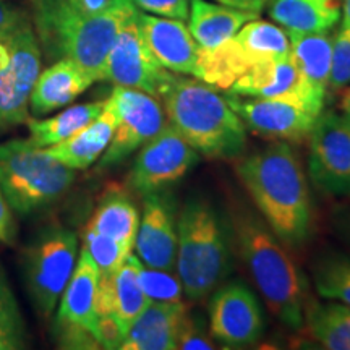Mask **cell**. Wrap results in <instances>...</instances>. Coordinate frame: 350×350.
<instances>
[{
	"label": "cell",
	"instance_id": "obj_1",
	"mask_svg": "<svg viewBox=\"0 0 350 350\" xmlns=\"http://www.w3.org/2000/svg\"><path fill=\"white\" fill-rule=\"evenodd\" d=\"M237 175L275 237L286 247H300L312 234V196L299 154L287 142L245 156Z\"/></svg>",
	"mask_w": 350,
	"mask_h": 350
},
{
	"label": "cell",
	"instance_id": "obj_2",
	"mask_svg": "<svg viewBox=\"0 0 350 350\" xmlns=\"http://www.w3.org/2000/svg\"><path fill=\"white\" fill-rule=\"evenodd\" d=\"M234 247L269 312L291 329L304 327L308 284L260 213L239 208L230 216Z\"/></svg>",
	"mask_w": 350,
	"mask_h": 350
},
{
	"label": "cell",
	"instance_id": "obj_3",
	"mask_svg": "<svg viewBox=\"0 0 350 350\" xmlns=\"http://www.w3.org/2000/svg\"><path fill=\"white\" fill-rule=\"evenodd\" d=\"M161 99L165 119L198 154L237 159L247 150V126L214 86L175 75Z\"/></svg>",
	"mask_w": 350,
	"mask_h": 350
},
{
	"label": "cell",
	"instance_id": "obj_4",
	"mask_svg": "<svg viewBox=\"0 0 350 350\" xmlns=\"http://www.w3.org/2000/svg\"><path fill=\"white\" fill-rule=\"evenodd\" d=\"M38 36L51 59H70L96 81L104 68L122 25L137 7L129 2L100 15H85L67 0H33Z\"/></svg>",
	"mask_w": 350,
	"mask_h": 350
},
{
	"label": "cell",
	"instance_id": "obj_5",
	"mask_svg": "<svg viewBox=\"0 0 350 350\" xmlns=\"http://www.w3.org/2000/svg\"><path fill=\"white\" fill-rule=\"evenodd\" d=\"M175 273L190 300L208 297L232 271L230 222L203 200H190L178 213Z\"/></svg>",
	"mask_w": 350,
	"mask_h": 350
},
{
	"label": "cell",
	"instance_id": "obj_6",
	"mask_svg": "<svg viewBox=\"0 0 350 350\" xmlns=\"http://www.w3.org/2000/svg\"><path fill=\"white\" fill-rule=\"evenodd\" d=\"M75 182L68 167L31 139L0 144V188L10 208L29 214L49 206Z\"/></svg>",
	"mask_w": 350,
	"mask_h": 350
},
{
	"label": "cell",
	"instance_id": "obj_7",
	"mask_svg": "<svg viewBox=\"0 0 350 350\" xmlns=\"http://www.w3.org/2000/svg\"><path fill=\"white\" fill-rule=\"evenodd\" d=\"M78 260V239L65 227H49L26 255V286L44 317L54 312Z\"/></svg>",
	"mask_w": 350,
	"mask_h": 350
},
{
	"label": "cell",
	"instance_id": "obj_8",
	"mask_svg": "<svg viewBox=\"0 0 350 350\" xmlns=\"http://www.w3.org/2000/svg\"><path fill=\"white\" fill-rule=\"evenodd\" d=\"M41 73V51L31 23L0 39V124L28 120L29 96Z\"/></svg>",
	"mask_w": 350,
	"mask_h": 350
},
{
	"label": "cell",
	"instance_id": "obj_9",
	"mask_svg": "<svg viewBox=\"0 0 350 350\" xmlns=\"http://www.w3.org/2000/svg\"><path fill=\"white\" fill-rule=\"evenodd\" d=\"M137 13L138 8L122 25L112 44L104 68V81L107 80L116 86L133 88L154 98H163L177 73L165 68L152 54L139 29Z\"/></svg>",
	"mask_w": 350,
	"mask_h": 350
},
{
	"label": "cell",
	"instance_id": "obj_10",
	"mask_svg": "<svg viewBox=\"0 0 350 350\" xmlns=\"http://www.w3.org/2000/svg\"><path fill=\"white\" fill-rule=\"evenodd\" d=\"M308 175L321 193L350 196V120L344 113H319L308 137Z\"/></svg>",
	"mask_w": 350,
	"mask_h": 350
},
{
	"label": "cell",
	"instance_id": "obj_11",
	"mask_svg": "<svg viewBox=\"0 0 350 350\" xmlns=\"http://www.w3.org/2000/svg\"><path fill=\"white\" fill-rule=\"evenodd\" d=\"M107 100L116 113V130L100 156V167L120 164L167 124L159 100L144 91L116 86Z\"/></svg>",
	"mask_w": 350,
	"mask_h": 350
},
{
	"label": "cell",
	"instance_id": "obj_12",
	"mask_svg": "<svg viewBox=\"0 0 350 350\" xmlns=\"http://www.w3.org/2000/svg\"><path fill=\"white\" fill-rule=\"evenodd\" d=\"M209 334L224 347L245 349L265 334V314L256 295L242 281L219 284L209 300Z\"/></svg>",
	"mask_w": 350,
	"mask_h": 350
},
{
	"label": "cell",
	"instance_id": "obj_13",
	"mask_svg": "<svg viewBox=\"0 0 350 350\" xmlns=\"http://www.w3.org/2000/svg\"><path fill=\"white\" fill-rule=\"evenodd\" d=\"M198 163V152L167 122L139 148L130 172V183L143 196L167 190Z\"/></svg>",
	"mask_w": 350,
	"mask_h": 350
},
{
	"label": "cell",
	"instance_id": "obj_14",
	"mask_svg": "<svg viewBox=\"0 0 350 350\" xmlns=\"http://www.w3.org/2000/svg\"><path fill=\"white\" fill-rule=\"evenodd\" d=\"M227 103L253 133L287 143L308 139L319 116L284 99L229 94Z\"/></svg>",
	"mask_w": 350,
	"mask_h": 350
},
{
	"label": "cell",
	"instance_id": "obj_15",
	"mask_svg": "<svg viewBox=\"0 0 350 350\" xmlns=\"http://www.w3.org/2000/svg\"><path fill=\"white\" fill-rule=\"evenodd\" d=\"M178 213L174 196L163 190L144 195L143 216L135 239V252L144 266L175 271Z\"/></svg>",
	"mask_w": 350,
	"mask_h": 350
},
{
	"label": "cell",
	"instance_id": "obj_16",
	"mask_svg": "<svg viewBox=\"0 0 350 350\" xmlns=\"http://www.w3.org/2000/svg\"><path fill=\"white\" fill-rule=\"evenodd\" d=\"M227 94L284 99L304 106L317 116L325 111L326 100V98L314 93L305 81L294 60L291 59V54L275 62L258 65L245 73L232 85Z\"/></svg>",
	"mask_w": 350,
	"mask_h": 350
},
{
	"label": "cell",
	"instance_id": "obj_17",
	"mask_svg": "<svg viewBox=\"0 0 350 350\" xmlns=\"http://www.w3.org/2000/svg\"><path fill=\"white\" fill-rule=\"evenodd\" d=\"M139 265V258L130 253L119 269L113 273H99L96 288V319L113 318L125 336L135 319L151 304L138 282Z\"/></svg>",
	"mask_w": 350,
	"mask_h": 350
},
{
	"label": "cell",
	"instance_id": "obj_18",
	"mask_svg": "<svg viewBox=\"0 0 350 350\" xmlns=\"http://www.w3.org/2000/svg\"><path fill=\"white\" fill-rule=\"evenodd\" d=\"M137 20L156 59L177 75L198 78L200 46L182 20L164 18L138 10Z\"/></svg>",
	"mask_w": 350,
	"mask_h": 350
},
{
	"label": "cell",
	"instance_id": "obj_19",
	"mask_svg": "<svg viewBox=\"0 0 350 350\" xmlns=\"http://www.w3.org/2000/svg\"><path fill=\"white\" fill-rule=\"evenodd\" d=\"M99 281V268L96 266L85 247L78 255L72 278L62 292L57 326L59 327H80L90 332L96 331V288ZM96 338V336H94Z\"/></svg>",
	"mask_w": 350,
	"mask_h": 350
},
{
	"label": "cell",
	"instance_id": "obj_20",
	"mask_svg": "<svg viewBox=\"0 0 350 350\" xmlns=\"http://www.w3.org/2000/svg\"><path fill=\"white\" fill-rule=\"evenodd\" d=\"M187 308L183 301H151L135 319L120 350H174Z\"/></svg>",
	"mask_w": 350,
	"mask_h": 350
},
{
	"label": "cell",
	"instance_id": "obj_21",
	"mask_svg": "<svg viewBox=\"0 0 350 350\" xmlns=\"http://www.w3.org/2000/svg\"><path fill=\"white\" fill-rule=\"evenodd\" d=\"M93 83V78L80 65L70 59H59L39 73L29 96L31 112L34 116H46L68 106Z\"/></svg>",
	"mask_w": 350,
	"mask_h": 350
},
{
	"label": "cell",
	"instance_id": "obj_22",
	"mask_svg": "<svg viewBox=\"0 0 350 350\" xmlns=\"http://www.w3.org/2000/svg\"><path fill=\"white\" fill-rule=\"evenodd\" d=\"M260 18V13L242 10L209 0H190L188 29L200 49H214L232 36L248 21Z\"/></svg>",
	"mask_w": 350,
	"mask_h": 350
},
{
	"label": "cell",
	"instance_id": "obj_23",
	"mask_svg": "<svg viewBox=\"0 0 350 350\" xmlns=\"http://www.w3.org/2000/svg\"><path fill=\"white\" fill-rule=\"evenodd\" d=\"M113 130H116V113L111 103L106 99L104 111L91 124L83 126L80 131L64 142L44 150L68 167L85 170L93 165L107 150L113 137Z\"/></svg>",
	"mask_w": 350,
	"mask_h": 350
},
{
	"label": "cell",
	"instance_id": "obj_24",
	"mask_svg": "<svg viewBox=\"0 0 350 350\" xmlns=\"http://www.w3.org/2000/svg\"><path fill=\"white\" fill-rule=\"evenodd\" d=\"M269 16L287 31H331L342 16L340 0H268Z\"/></svg>",
	"mask_w": 350,
	"mask_h": 350
},
{
	"label": "cell",
	"instance_id": "obj_25",
	"mask_svg": "<svg viewBox=\"0 0 350 350\" xmlns=\"http://www.w3.org/2000/svg\"><path fill=\"white\" fill-rule=\"evenodd\" d=\"M291 59L314 93L326 98L331 72L332 36L325 33L287 31Z\"/></svg>",
	"mask_w": 350,
	"mask_h": 350
},
{
	"label": "cell",
	"instance_id": "obj_26",
	"mask_svg": "<svg viewBox=\"0 0 350 350\" xmlns=\"http://www.w3.org/2000/svg\"><path fill=\"white\" fill-rule=\"evenodd\" d=\"M304 327L323 349L350 350V306L340 301L308 297Z\"/></svg>",
	"mask_w": 350,
	"mask_h": 350
},
{
	"label": "cell",
	"instance_id": "obj_27",
	"mask_svg": "<svg viewBox=\"0 0 350 350\" xmlns=\"http://www.w3.org/2000/svg\"><path fill=\"white\" fill-rule=\"evenodd\" d=\"M104 107L106 100H94V103L77 104L46 120L28 119L26 124L31 135L29 139L39 148H49L52 144L64 142L80 131L83 126L91 124L104 111Z\"/></svg>",
	"mask_w": 350,
	"mask_h": 350
},
{
	"label": "cell",
	"instance_id": "obj_28",
	"mask_svg": "<svg viewBox=\"0 0 350 350\" xmlns=\"http://www.w3.org/2000/svg\"><path fill=\"white\" fill-rule=\"evenodd\" d=\"M139 226V213L124 195H109L100 201L88 227L107 235L133 250Z\"/></svg>",
	"mask_w": 350,
	"mask_h": 350
},
{
	"label": "cell",
	"instance_id": "obj_29",
	"mask_svg": "<svg viewBox=\"0 0 350 350\" xmlns=\"http://www.w3.org/2000/svg\"><path fill=\"white\" fill-rule=\"evenodd\" d=\"M313 281L318 295L350 306V256L325 253L313 262Z\"/></svg>",
	"mask_w": 350,
	"mask_h": 350
},
{
	"label": "cell",
	"instance_id": "obj_30",
	"mask_svg": "<svg viewBox=\"0 0 350 350\" xmlns=\"http://www.w3.org/2000/svg\"><path fill=\"white\" fill-rule=\"evenodd\" d=\"M138 282L144 295L151 301L177 304L183 299L182 282L175 271L154 269L142 262L138 268Z\"/></svg>",
	"mask_w": 350,
	"mask_h": 350
},
{
	"label": "cell",
	"instance_id": "obj_31",
	"mask_svg": "<svg viewBox=\"0 0 350 350\" xmlns=\"http://www.w3.org/2000/svg\"><path fill=\"white\" fill-rule=\"evenodd\" d=\"M25 347V325L10 287L0 278V350Z\"/></svg>",
	"mask_w": 350,
	"mask_h": 350
},
{
	"label": "cell",
	"instance_id": "obj_32",
	"mask_svg": "<svg viewBox=\"0 0 350 350\" xmlns=\"http://www.w3.org/2000/svg\"><path fill=\"white\" fill-rule=\"evenodd\" d=\"M83 247L93 258L96 266L99 268V273H113L120 268L122 262L131 253V248L126 245L117 242V240L107 237V235L100 234L91 227H86Z\"/></svg>",
	"mask_w": 350,
	"mask_h": 350
},
{
	"label": "cell",
	"instance_id": "obj_33",
	"mask_svg": "<svg viewBox=\"0 0 350 350\" xmlns=\"http://www.w3.org/2000/svg\"><path fill=\"white\" fill-rule=\"evenodd\" d=\"M350 86V28L340 26L332 36L331 72L327 88L339 91Z\"/></svg>",
	"mask_w": 350,
	"mask_h": 350
},
{
	"label": "cell",
	"instance_id": "obj_34",
	"mask_svg": "<svg viewBox=\"0 0 350 350\" xmlns=\"http://www.w3.org/2000/svg\"><path fill=\"white\" fill-rule=\"evenodd\" d=\"M177 349L182 350H209L214 349L213 339L204 327L200 314L185 312L182 319L180 332H178Z\"/></svg>",
	"mask_w": 350,
	"mask_h": 350
},
{
	"label": "cell",
	"instance_id": "obj_35",
	"mask_svg": "<svg viewBox=\"0 0 350 350\" xmlns=\"http://www.w3.org/2000/svg\"><path fill=\"white\" fill-rule=\"evenodd\" d=\"M138 10L164 18L187 20L190 13V0H131Z\"/></svg>",
	"mask_w": 350,
	"mask_h": 350
},
{
	"label": "cell",
	"instance_id": "obj_36",
	"mask_svg": "<svg viewBox=\"0 0 350 350\" xmlns=\"http://www.w3.org/2000/svg\"><path fill=\"white\" fill-rule=\"evenodd\" d=\"M28 23L29 20L26 18L25 12L10 5L5 0H0V39L16 33Z\"/></svg>",
	"mask_w": 350,
	"mask_h": 350
},
{
	"label": "cell",
	"instance_id": "obj_37",
	"mask_svg": "<svg viewBox=\"0 0 350 350\" xmlns=\"http://www.w3.org/2000/svg\"><path fill=\"white\" fill-rule=\"evenodd\" d=\"M67 2L85 15H100V13L116 10L131 0H67Z\"/></svg>",
	"mask_w": 350,
	"mask_h": 350
},
{
	"label": "cell",
	"instance_id": "obj_38",
	"mask_svg": "<svg viewBox=\"0 0 350 350\" xmlns=\"http://www.w3.org/2000/svg\"><path fill=\"white\" fill-rule=\"evenodd\" d=\"M12 235V213L10 204L7 203L5 196L0 188V242H7Z\"/></svg>",
	"mask_w": 350,
	"mask_h": 350
},
{
	"label": "cell",
	"instance_id": "obj_39",
	"mask_svg": "<svg viewBox=\"0 0 350 350\" xmlns=\"http://www.w3.org/2000/svg\"><path fill=\"white\" fill-rule=\"evenodd\" d=\"M219 3H224V5L242 8V10H252L260 13L265 8L268 0H216Z\"/></svg>",
	"mask_w": 350,
	"mask_h": 350
},
{
	"label": "cell",
	"instance_id": "obj_40",
	"mask_svg": "<svg viewBox=\"0 0 350 350\" xmlns=\"http://www.w3.org/2000/svg\"><path fill=\"white\" fill-rule=\"evenodd\" d=\"M336 229L342 235V239L350 245V208L342 209L336 216Z\"/></svg>",
	"mask_w": 350,
	"mask_h": 350
},
{
	"label": "cell",
	"instance_id": "obj_41",
	"mask_svg": "<svg viewBox=\"0 0 350 350\" xmlns=\"http://www.w3.org/2000/svg\"><path fill=\"white\" fill-rule=\"evenodd\" d=\"M340 7H342V25L350 28V0H340Z\"/></svg>",
	"mask_w": 350,
	"mask_h": 350
},
{
	"label": "cell",
	"instance_id": "obj_42",
	"mask_svg": "<svg viewBox=\"0 0 350 350\" xmlns=\"http://www.w3.org/2000/svg\"><path fill=\"white\" fill-rule=\"evenodd\" d=\"M342 113L350 120V86L342 98Z\"/></svg>",
	"mask_w": 350,
	"mask_h": 350
}]
</instances>
